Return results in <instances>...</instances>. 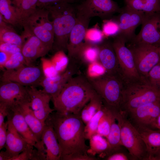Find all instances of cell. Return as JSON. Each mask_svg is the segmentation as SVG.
Segmentation results:
<instances>
[{
	"label": "cell",
	"mask_w": 160,
	"mask_h": 160,
	"mask_svg": "<svg viewBox=\"0 0 160 160\" xmlns=\"http://www.w3.org/2000/svg\"><path fill=\"white\" fill-rule=\"evenodd\" d=\"M152 129L160 130V113L153 124Z\"/></svg>",
	"instance_id": "obj_51"
},
{
	"label": "cell",
	"mask_w": 160,
	"mask_h": 160,
	"mask_svg": "<svg viewBox=\"0 0 160 160\" xmlns=\"http://www.w3.org/2000/svg\"><path fill=\"white\" fill-rule=\"evenodd\" d=\"M1 81H9L25 87L40 86L44 77L41 65H25L17 69L3 71Z\"/></svg>",
	"instance_id": "obj_10"
},
{
	"label": "cell",
	"mask_w": 160,
	"mask_h": 160,
	"mask_svg": "<svg viewBox=\"0 0 160 160\" xmlns=\"http://www.w3.org/2000/svg\"><path fill=\"white\" fill-rule=\"evenodd\" d=\"M46 155V160H61V151L54 129L46 120L41 138Z\"/></svg>",
	"instance_id": "obj_20"
},
{
	"label": "cell",
	"mask_w": 160,
	"mask_h": 160,
	"mask_svg": "<svg viewBox=\"0 0 160 160\" xmlns=\"http://www.w3.org/2000/svg\"><path fill=\"white\" fill-rule=\"evenodd\" d=\"M24 43L21 52L27 65H32L39 57H44L51 50L39 38L28 30L24 28L21 35Z\"/></svg>",
	"instance_id": "obj_17"
},
{
	"label": "cell",
	"mask_w": 160,
	"mask_h": 160,
	"mask_svg": "<svg viewBox=\"0 0 160 160\" xmlns=\"http://www.w3.org/2000/svg\"><path fill=\"white\" fill-rule=\"evenodd\" d=\"M80 66L77 63L69 62L63 72L53 77L44 76L40 84L43 88L42 90L51 96V100L55 98L68 81L79 72Z\"/></svg>",
	"instance_id": "obj_15"
},
{
	"label": "cell",
	"mask_w": 160,
	"mask_h": 160,
	"mask_svg": "<svg viewBox=\"0 0 160 160\" xmlns=\"http://www.w3.org/2000/svg\"><path fill=\"white\" fill-rule=\"evenodd\" d=\"M27 102L30 99L26 87L12 81H1L0 103L10 108Z\"/></svg>",
	"instance_id": "obj_14"
},
{
	"label": "cell",
	"mask_w": 160,
	"mask_h": 160,
	"mask_svg": "<svg viewBox=\"0 0 160 160\" xmlns=\"http://www.w3.org/2000/svg\"><path fill=\"white\" fill-rule=\"evenodd\" d=\"M12 55L7 52L0 51V68L3 70L4 65Z\"/></svg>",
	"instance_id": "obj_48"
},
{
	"label": "cell",
	"mask_w": 160,
	"mask_h": 160,
	"mask_svg": "<svg viewBox=\"0 0 160 160\" xmlns=\"http://www.w3.org/2000/svg\"><path fill=\"white\" fill-rule=\"evenodd\" d=\"M105 112L100 120L97 134L105 137H107L110 130L112 112L105 106Z\"/></svg>",
	"instance_id": "obj_37"
},
{
	"label": "cell",
	"mask_w": 160,
	"mask_h": 160,
	"mask_svg": "<svg viewBox=\"0 0 160 160\" xmlns=\"http://www.w3.org/2000/svg\"><path fill=\"white\" fill-rule=\"evenodd\" d=\"M23 22L36 10L38 0H11Z\"/></svg>",
	"instance_id": "obj_33"
},
{
	"label": "cell",
	"mask_w": 160,
	"mask_h": 160,
	"mask_svg": "<svg viewBox=\"0 0 160 160\" xmlns=\"http://www.w3.org/2000/svg\"><path fill=\"white\" fill-rule=\"evenodd\" d=\"M7 137L5 146L6 151L11 156L10 159L24 151L29 144L20 134L11 120L7 119Z\"/></svg>",
	"instance_id": "obj_23"
},
{
	"label": "cell",
	"mask_w": 160,
	"mask_h": 160,
	"mask_svg": "<svg viewBox=\"0 0 160 160\" xmlns=\"http://www.w3.org/2000/svg\"><path fill=\"white\" fill-rule=\"evenodd\" d=\"M119 13L116 21L119 27L118 35L124 37L127 42H131L136 36L135 33L136 28L142 23L145 13L126 5Z\"/></svg>",
	"instance_id": "obj_13"
},
{
	"label": "cell",
	"mask_w": 160,
	"mask_h": 160,
	"mask_svg": "<svg viewBox=\"0 0 160 160\" xmlns=\"http://www.w3.org/2000/svg\"><path fill=\"white\" fill-rule=\"evenodd\" d=\"M55 131L61 151V160H96L87 154L85 125L80 113L62 114L53 112L46 119Z\"/></svg>",
	"instance_id": "obj_1"
},
{
	"label": "cell",
	"mask_w": 160,
	"mask_h": 160,
	"mask_svg": "<svg viewBox=\"0 0 160 160\" xmlns=\"http://www.w3.org/2000/svg\"><path fill=\"white\" fill-rule=\"evenodd\" d=\"M7 117V119L11 120L17 131L28 144L36 148L37 145L41 143L39 142L23 116L16 106L9 109Z\"/></svg>",
	"instance_id": "obj_22"
},
{
	"label": "cell",
	"mask_w": 160,
	"mask_h": 160,
	"mask_svg": "<svg viewBox=\"0 0 160 160\" xmlns=\"http://www.w3.org/2000/svg\"><path fill=\"white\" fill-rule=\"evenodd\" d=\"M112 113L113 114L110 132L106 138L110 145L111 148L110 152L109 155L114 152L121 151V147L123 146L121 141L120 126L113 112Z\"/></svg>",
	"instance_id": "obj_31"
},
{
	"label": "cell",
	"mask_w": 160,
	"mask_h": 160,
	"mask_svg": "<svg viewBox=\"0 0 160 160\" xmlns=\"http://www.w3.org/2000/svg\"><path fill=\"white\" fill-rule=\"evenodd\" d=\"M71 3H63L45 8L52 19L54 42L52 50L67 51L69 36L77 20L76 9Z\"/></svg>",
	"instance_id": "obj_3"
},
{
	"label": "cell",
	"mask_w": 160,
	"mask_h": 160,
	"mask_svg": "<svg viewBox=\"0 0 160 160\" xmlns=\"http://www.w3.org/2000/svg\"><path fill=\"white\" fill-rule=\"evenodd\" d=\"M26 65L25 60L21 52L12 55L4 68L6 70H15Z\"/></svg>",
	"instance_id": "obj_39"
},
{
	"label": "cell",
	"mask_w": 160,
	"mask_h": 160,
	"mask_svg": "<svg viewBox=\"0 0 160 160\" xmlns=\"http://www.w3.org/2000/svg\"><path fill=\"white\" fill-rule=\"evenodd\" d=\"M105 37L102 31L96 27L88 28L86 33L84 41L99 45L103 41Z\"/></svg>",
	"instance_id": "obj_38"
},
{
	"label": "cell",
	"mask_w": 160,
	"mask_h": 160,
	"mask_svg": "<svg viewBox=\"0 0 160 160\" xmlns=\"http://www.w3.org/2000/svg\"><path fill=\"white\" fill-rule=\"evenodd\" d=\"M128 47L140 77L145 80L150 71L160 63L158 47L144 43L131 44Z\"/></svg>",
	"instance_id": "obj_9"
},
{
	"label": "cell",
	"mask_w": 160,
	"mask_h": 160,
	"mask_svg": "<svg viewBox=\"0 0 160 160\" xmlns=\"http://www.w3.org/2000/svg\"><path fill=\"white\" fill-rule=\"evenodd\" d=\"M15 106L23 116L39 142L41 143L45 125L34 114L31 107L30 102L22 103Z\"/></svg>",
	"instance_id": "obj_24"
},
{
	"label": "cell",
	"mask_w": 160,
	"mask_h": 160,
	"mask_svg": "<svg viewBox=\"0 0 160 160\" xmlns=\"http://www.w3.org/2000/svg\"><path fill=\"white\" fill-rule=\"evenodd\" d=\"M145 80L152 86L160 90V63L150 71Z\"/></svg>",
	"instance_id": "obj_42"
},
{
	"label": "cell",
	"mask_w": 160,
	"mask_h": 160,
	"mask_svg": "<svg viewBox=\"0 0 160 160\" xmlns=\"http://www.w3.org/2000/svg\"><path fill=\"white\" fill-rule=\"evenodd\" d=\"M149 160H160V149L150 158Z\"/></svg>",
	"instance_id": "obj_52"
},
{
	"label": "cell",
	"mask_w": 160,
	"mask_h": 160,
	"mask_svg": "<svg viewBox=\"0 0 160 160\" xmlns=\"http://www.w3.org/2000/svg\"><path fill=\"white\" fill-rule=\"evenodd\" d=\"M106 160H132L129 154L127 155L121 150L114 152L106 157Z\"/></svg>",
	"instance_id": "obj_46"
},
{
	"label": "cell",
	"mask_w": 160,
	"mask_h": 160,
	"mask_svg": "<svg viewBox=\"0 0 160 160\" xmlns=\"http://www.w3.org/2000/svg\"><path fill=\"white\" fill-rule=\"evenodd\" d=\"M34 147L28 144L24 151L11 160H46L45 155Z\"/></svg>",
	"instance_id": "obj_35"
},
{
	"label": "cell",
	"mask_w": 160,
	"mask_h": 160,
	"mask_svg": "<svg viewBox=\"0 0 160 160\" xmlns=\"http://www.w3.org/2000/svg\"><path fill=\"white\" fill-rule=\"evenodd\" d=\"M9 108L5 105L0 103V126L4 122L5 117L7 116Z\"/></svg>",
	"instance_id": "obj_49"
},
{
	"label": "cell",
	"mask_w": 160,
	"mask_h": 160,
	"mask_svg": "<svg viewBox=\"0 0 160 160\" xmlns=\"http://www.w3.org/2000/svg\"><path fill=\"white\" fill-rule=\"evenodd\" d=\"M11 156L6 151H1L0 153V160H10Z\"/></svg>",
	"instance_id": "obj_50"
},
{
	"label": "cell",
	"mask_w": 160,
	"mask_h": 160,
	"mask_svg": "<svg viewBox=\"0 0 160 160\" xmlns=\"http://www.w3.org/2000/svg\"><path fill=\"white\" fill-rule=\"evenodd\" d=\"M159 49V52L160 57V44L158 47Z\"/></svg>",
	"instance_id": "obj_53"
},
{
	"label": "cell",
	"mask_w": 160,
	"mask_h": 160,
	"mask_svg": "<svg viewBox=\"0 0 160 160\" xmlns=\"http://www.w3.org/2000/svg\"><path fill=\"white\" fill-rule=\"evenodd\" d=\"M65 52L62 50L57 51L50 59L59 74L66 70L69 64V59Z\"/></svg>",
	"instance_id": "obj_36"
},
{
	"label": "cell",
	"mask_w": 160,
	"mask_h": 160,
	"mask_svg": "<svg viewBox=\"0 0 160 160\" xmlns=\"http://www.w3.org/2000/svg\"><path fill=\"white\" fill-rule=\"evenodd\" d=\"M99 45L84 41L78 52L77 60L80 65L84 64L88 65L99 61Z\"/></svg>",
	"instance_id": "obj_27"
},
{
	"label": "cell",
	"mask_w": 160,
	"mask_h": 160,
	"mask_svg": "<svg viewBox=\"0 0 160 160\" xmlns=\"http://www.w3.org/2000/svg\"><path fill=\"white\" fill-rule=\"evenodd\" d=\"M124 113L135 127L152 129L153 124L160 113V102L149 103Z\"/></svg>",
	"instance_id": "obj_16"
},
{
	"label": "cell",
	"mask_w": 160,
	"mask_h": 160,
	"mask_svg": "<svg viewBox=\"0 0 160 160\" xmlns=\"http://www.w3.org/2000/svg\"><path fill=\"white\" fill-rule=\"evenodd\" d=\"M95 93L86 76L71 78L55 98L52 100L55 111L62 114H80Z\"/></svg>",
	"instance_id": "obj_2"
},
{
	"label": "cell",
	"mask_w": 160,
	"mask_h": 160,
	"mask_svg": "<svg viewBox=\"0 0 160 160\" xmlns=\"http://www.w3.org/2000/svg\"><path fill=\"white\" fill-rule=\"evenodd\" d=\"M41 65L44 75L46 77H53L59 74L51 60L42 57L41 58Z\"/></svg>",
	"instance_id": "obj_43"
},
{
	"label": "cell",
	"mask_w": 160,
	"mask_h": 160,
	"mask_svg": "<svg viewBox=\"0 0 160 160\" xmlns=\"http://www.w3.org/2000/svg\"><path fill=\"white\" fill-rule=\"evenodd\" d=\"M139 33L131 44L144 43L158 47L160 44V12L145 13Z\"/></svg>",
	"instance_id": "obj_12"
},
{
	"label": "cell",
	"mask_w": 160,
	"mask_h": 160,
	"mask_svg": "<svg viewBox=\"0 0 160 160\" xmlns=\"http://www.w3.org/2000/svg\"><path fill=\"white\" fill-rule=\"evenodd\" d=\"M105 137L98 134L93 135L89 139V146L87 154L95 157L97 155L100 158H105L108 156L110 152V146Z\"/></svg>",
	"instance_id": "obj_26"
},
{
	"label": "cell",
	"mask_w": 160,
	"mask_h": 160,
	"mask_svg": "<svg viewBox=\"0 0 160 160\" xmlns=\"http://www.w3.org/2000/svg\"><path fill=\"white\" fill-rule=\"evenodd\" d=\"M76 9L77 15L89 20L95 17L106 19L121 10L113 0H85Z\"/></svg>",
	"instance_id": "obj_11"
},
{
	"label": "cell",
	"mask_w": 160,
	"mask_h": 160,
	"mask_svg": "<svg viewBox=\"0 0 160 160\" xmlns=\"http://www.w3.org/2000/svg\"><path fill=\"white\" fill-rule=\"evenodd\" d=\"M99 45V61L105 68L106 73L121 75L118 62L112 43L103 41Z\"/></svg>",
	"instance_id": "obj_21"
},
{
	"label": "cell",
	"mask_w": 160,
	"mask_h": 160,
	"mask_svg": "<svg viewBox=\"0 0 160 160\" xmlns=\"http://www.w3.org/2000/svg\"><path fill=\"white\" fill-rule=\"evenodd\" d=\"M2 18H0V41L12 43L22 47L24 40Z\"/></svg>",
	"instance_id": "obj_29"
},
{
	"label": "cell",
	"mask_w": 160,
	"mask_h": 160,
	"mask_svg": "<svg viewBox=\"0 0 160 160\" xmlns=\"http://www.w3.org/2000/svg\"><path fill=\"white\" fill-rule=\"evenodd\" d=\"M112 111L120 126L121 144L127 149L132 159L148 160L146 146L136 128L121 110Z\"/></svg>",
	"instance_id": "obj_6"
},
{
	"label": "cell",
	"mask_w": 160,
	"mask_h": 160,
	"mask_svg": "<svg viewBox=\"0 0 160 160\" xmlns=\"http://www.w3.org/2000/svg\"><path fill=\"white\" fill-rule=\"evenodd\" d=\"M76 0H38L37 6L39 8H45L55 4L68 3H72Z\"/></svg>",
	"instance_id": "obj_45"
},
{
	"label": "cell",
	"mask_w": 160,
	"mask_h": 160,
	"mask_svg": "<svg viewBox=\"0 0 160 160\" xmlns=\"http://www.w3.org/2000/svg\"><path fill=\"white\" fill-rule=\"evenodd\" d=\"M103 105L101 98L96 92L80 113L81 119L86 125Z\"/></svg>",
	"instance_id": "obj_32"
},
{
	"label": "cell",
	"mask_w": 160,
	"mask_h": 160,
	"mask_svg": "<svg viewBox=\"0 0 160 160\" xmlns=\"http://www.w3.org/2000/svg\"><path fill=\"white\" fill-rule=\"evenodd\" d=\"M160 102V90L145 80L125 83L120 110L127 113L144 105Z\"/></svg>",
	"instance_id": "obj_4"
},
{
	"label": "cell",
	"mask_w": 160,
	"mask_h": 160,
	"mask_svg": "<svg viewBox=\"0 0 160 160\" xmlns=\"http://www.w3.org/2000/svg\"><path fill=\"white\" fill-rule=\"evenodd\" d=\"M49 14L47 9L37 7L35 12L23 22L22 26L37 36L51 50L54 36L53 24L49 20Z\"/></svg>",
	"instance_id": "obj_7"
},
{
	"label": "cell",
	"mask_w": 160,
	"mask_h": 160,
	"mask_svg": "<svg viewBox=\"0 0 160 160\" xmlns=\"http://www.w3.org/2000/svg\"><path fill=\"white\" fill-rule=\"evenodd\" d=\"M8 123L4 122L0 126V150L5 147L7 137Z\"/></svg>",
	"instance_id": "obj_47"
},
{
	"label": "cell",
	"mask_w": 160,
	"mask_h": 160,
	"mask_svg": "<svg viewBox=\"0 0 160 160\" xmlns=\"http://www.w3.org/2000/svg\"><path fill=\"white\" fill-rule=\"evenodd\" d=\"M135 127L145 144L148 154V160H149L160 149V130L145 127Z\"/></svg>",
	"instance_id": "obj_25"
},
{
	"label": "cell",
	"mask_w": 160,
	"mask_h": 160,
	"mask_svg": "<svg viewBox=\"0 0 160 160\" xmlns=\"http://www.w3.org/2000/svg\"><path fill=\"white\" fill-rule=\"evenodd\" d=\"M76 16V23L69 36L67 51L69 61L78 63L77 60V55L84 42L86 31L88 28L90 20L81 16Z\"/></svg>",
	"instance_id": "obj_19"
},
{
	"label": "cell",
	"mask_w": 160,
	"mask_h": 160,
	"mask_svg": "<svg viewBox=\"0 0 160 160\" xmlns=\"http://www.w3.org/2000/svg\"><path fill=\"white\" fill-rule=\"evenodd\" d=\"M30 99V105L36 116L44 124L50 114L55 111L49 105L52 97L33 86L26 87Z\"/></svg>",
	"instance_id": "obj_18"
},
{
	"label": "cell",
	"mask_w": 160,
	"mask_h": 160,
	"mask_svg": "<svg viewBox=\"0 0 160 160\" xmlns=\"http://www.w3.org/2000/svg\"><path fill=\"white\" fill-rule=\"evenodd\" d=\"M126 5L145 13L160 12V0H125Z\"/></svg>",
	"instance_id": "obj_30"
},
{
	"label": "cell",
	"mask_w": 160,
	"mask_h": 160,
	"mask_svg": "<svg viewBox=\"0 0 160 160\" xmlns=\"http://www.w3.org/2000/svg\"><path fill=\"white\" fill-rule=\"evenodd\" d=\"M106 107L103 105L102 107L85 125L84 132L86 139L89 140L97 131L100 119L104 113Z\"/></svg>",
	"instance_id": "obj_34"
},
{
	"label": "cell",
	"mask_w": 160,
	"mask_h": 160,
	"mask_svg": "<svg viewBox=\"0 0 160 160\" xmlns=\"http://www.w3.org/2000/svg\"><path fill=\"white\" fill-rule=\"evenodd\" d=\"M88 79L105 106L112 111L120 110L125 82L120 75L105 73L97 78Z\"/></svg>",
	"instance_id": "obj_5"
},
{
	"label": "cell",
	"mask_w": 160,
	"mask_h": 160,
	"mask_svg": "<svg viewBox=\"0 0 160 160\" xmlns=\"http://www.w3.org/2000/svg\"><path fill=\"white\" fill-rule=\"evenodd\" d=\"M88 65L86 76L89 79L97 78L106 73L105 68L99 61L91 63Z\"/></svg>",
	"instance_id": "obj_40"
},
{
	"label": "cell",
	"mask_w": 160,
	"mask_h": 160,
	"mask_svg": "<svg viewBox=\"0 0 160 160\" xmlns=\"http://www.w3.org/2000/svg\"><path fill=\"white\" fill-rule=\"evenodd\" d=\"M102 31L105 37L116 36L119 32V24L116 21L105 19L103 21Z\"/></svg>",
	"instance_id": "obj_41"
},
{
	"label": "cell",
	"mask_w": 160,
	"mask_h": 160,
	"mask_svg": "<svg viewBox=\"0 0 160 160\" xmlns=\"http://www.w3.org/2000/svg\"><path fill=\"white\" fill-rule=\"evenodd\" d=\"M126 42L125 39L119 35L116 36L112 42L118 62L121 75L125 83L143 80L136 69L131 50L126 46Z\"/></svg>",
	"instance_id": "obj_8"
},
{
	"label": "cell",
	"mask_w": 160,
	"mask_h": 160,
	"mask_svg": "<svg viewBox=\"0 0 160 160\" xmlns=\"http://www.w3.org/2000/svg\"><path fill=\"white\" fill-rule=\"evenodd\" d=\"M0 15L7 23L22 26L19 16L11 0H0Z\"/></svg>",
	"instance_id": "obj_28"
},
{
	"label": "cell",
	"mask_w": 160,
	"mask_h": 160,
	"mask_svg": "<svg viewBox=\"0 0 160 160\" xmlns=\"http://www.w3.org/2000/svg\"><path fill=\"white\" fill-rule=\"evenodd\" d=\"M22 47L12 43L0 41V51L11 55L21 52Z\"/></svg>",
	"instance_id": "obj_44"
}]
</instances>
